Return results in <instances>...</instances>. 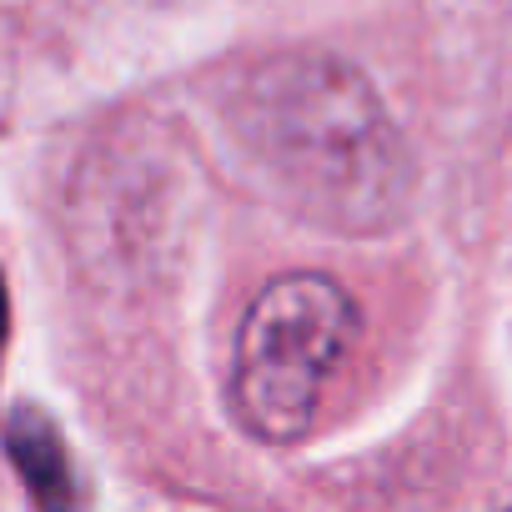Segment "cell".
Returning <instances> with one entry per match:
<instances>
[{
    "instance_id": "obj_1",
    "label": "cell",
    "mask_w": 512,
    "mask_h": 512,
    "mask_svg": "<svg viewBox=\"0 0 512 512\" xmlns=\"http://www.w3.org/2000/svg\"><path fill=\"white\" fill-rule=\"evenodd\" d=\"M221 121L262 186L332 236L392 231L417 191V161L377 86L332 51H272L251 61Z\"/></svg>"
},
{
    "instance_id": "obj_2",
    "label": "cell",
    "mask_w": 512,
    "mask_h": 512,
    "mask_svg": "<svg viewBox=\"0 0 512 512\" xmlns=\"http://www.w3.org/2000/svg\"><path fill=\"white\" fill-rule=\"evenodd\" d=\"M357 332L362 312L342 282L322 272L272 277L251 297L236 332V362H231L236 422L267 447L302 442Z\"/></svg>"
},
{
    "instance_id": "obj_3",
    "label": "cell",
    "mask_w": 512,
    "mask_h": 512,
    "mask_svg": "<svg viewBox=\"0 0 512 512\" xmlns=\"http://www.w3.org/2000/svg\"><path fill=\"white\" fill-rule=\"evenodd\" d=\"M0 442L36 512H81V477L51 412H41L36 402H16L0 422Z\"/></svg>"
},
{
    "instance_id": "obj_4",
    "label": "cell",
    "mask_w": 512,
    "mask_h": 512,
    "mask_svg": "<svg viewBox=\"0 0 512 512\" xmlns=\"http://www.w3.org/2000/svg\"><path fill=\"white\" fill-rule=\"evenodd\" d=\"M11 332V292H6V277H0V342Z\"/></svg>"
},
{
    "instance_id": "obj_5",
    "label": "cell",
    "mask_w": 512,
    "mask_h": 512,
    "mask_svg": "<svg viewBox=\"0 0 512 512\" xmlns=\"http://www.w3.org/2000/svg\"><path fill=\"white\" fill-rule=\"evenodd\" d=\"M507 512H512V507H507Z\"/></svg>"
}]
</instances>
